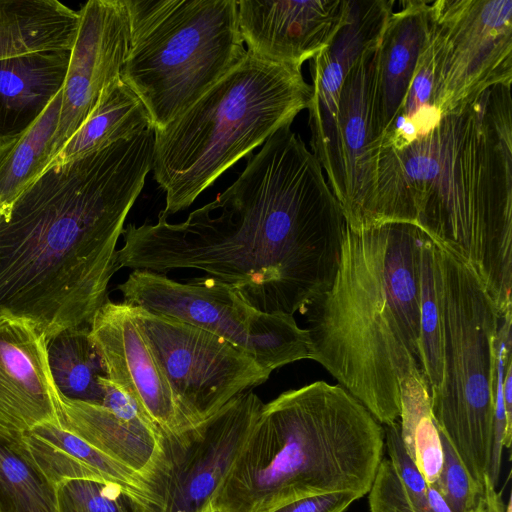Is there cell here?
I'll list each match as a JSON object with an SVG mask.
<instances>
[{
  "label": "cell",
  "mask_w": 512,
  "mask_h": 512,
  "mask_svg": "<svg viewBox=\"0 0 512 512\" xmlns=\"http://www.w3.org/2000/svg\"><path fill=\"white\" fill-rule=\"evenodd\" d=\"M130 41L123 81L154 130L167 126L237 66L247 50L236 0H125Z\"/></svg>",
  "instance_id": "52a82bcc"
},
{
  "label": "cell",
  "mask_w": 512,
  "mask_h": 512,
  "mask_svg": "<svg viewBox=\"0 0 512 512\" xmlns=\"http://www.w3.org/2000/svg\"><path fill=\"white\" fill-rule=\"evenodd\" d=\"M48 362L60 394L68 399L102 404L105 376L90 339L89 327L69 329L47 340Z\"/></svg>",
  "instance_id": "484cf974"
},
{
  "label": "cell",
  "mask_w": 512,
  "mask_h": 512,
  "mask_svg": "<svg viewBox=\"0 0 512 512\" xmlns=\"http://www.w3.org/2000/svg\"><path fill=\"white\" fill-rule=\"evenodd\" d=\"M208 512H220V511L215 509V508H213V509L209 510Z\"/></svg>",
  "instance_id": "8d00e7d4"
},
{
  "label": "cell",
  "mask_w": 512,
  "mask_h": 512,
  "mask_svg": "<svg viewBox=\"0 0 512 512\" xmlns=\"http://www.w3.org/2000/svg\"><path fill=\"white\" fill-rule=\"evenodd\" d=\"M62 89L23 135L0 148V211L7 208L49 165L60 117Z\"/></svg>",
  "instance_id": "d4e9b609"
},
{
  "label": "cell",
  "mask_w": 512,
  "mask_h": 512,
  "mask_svg": "<svg viewBox=\"0 0 512 512\" xmlns=\"http://www.w3.org/2000/svg\"><path fill=\"white\" fill-rule=\"evenodd\" d=\"M79 14L51 160L88 118L104 90L121 76L129 48L125 0H90Z\"/></svg>",
  "instance_id": "5bb4252c"
},
{
  "label": "cell",
  "mask_w": 512,
  "mask_h": 512,
  "mask_svg": "<svg viewBox=\"0 0 512 512\" xmlns=\"http://www.w3.org/2000/svg\"><path fill=\"white\" fill-rule=\"evenodd\" d=\"M79 20V11L57 0H0V59L71 50Z\"/></svg>",
  "instance_id": "603a6c76"
},
{
  "label": "cell",
  "mask_w": 512,
  "mask_h": 512,
  "mask_svg": "<svg viewBox=\"0 0 512 512\" xmlns=\"http://www.w3.org/2000/svg\"><path fill=\"white\" fill-rule=\"evenodd\" d=\"M14 445L54 487L75 479L111 482L147 498L159 512L158 499L148 481L61 426H36Z\"/></svg>",
  "instance_id": "44dd1931"
},
{
  "label": "cell",
  "mask_w": 512,
  "mask_h": 512,
  "mask_svg": "<svg viewBox=\"0 0 512 512\" xmlns=\"http://www.w3.org/2000/svg\"><path fill=\"white\" fill-rule=\"evenodd\" d=\"M384 445L383 426L341 385L287 390L263 404L213 507L270 512L335 491L363 497Z\"/></svg>",
  "instance_id": "5b68a950"
},
{
  "label": "cell",
  "mask_w": 512,
  "mask_h": 512,
  "mask_svg": "<svg viewBox=\"0 0 512 512\" xmlns=\"http://www.w3.org/2000/svg\"><path fill=\"white\" fill-rule=\"evenodd\" d=\"M399 424L407 454L427 484H434L443 466V448L428 386L420 371L412 372L401 383Z\"/></svg>",
  "instance_id": "4316f807"
},
{
  "label": "cell",
  "mask_w": 512,
  "mask_h": 512,
  "mask_svg": "<svg viewBox=\"0 0 512 512\" xmlns=\"http://www.w3.org/2000/svg\"><path fill=\"white\" fill-rule=\"evenodd\" d=\"M379 44V43H378ZM376 46L362 52L342 85L337 111V142L343 179L340 202L346 224L369 228L377 160L371 148L370 90Z\"/></svg>",
  "instance_id": "d6986e66"
},
{
  "label": "cell",
  "mask_w": 512,
  "mask_h": 512,
  "mask_svg": "<svg viewBox=\"0 0 512 512\" xmlns=\"http://www.w3.org/2000/svg\"><path fill=\"white\" fill-rule=\"evenodd\" d=\"M409 223L512 311V96L497 85L402 150L378 153L369 227Z\"/></svg>",
  "instance_id": "3957f363"
},
{
  "label": "cell",
  "mask_w": 512,
  "mask_h": 512,
  "mask_svg": "<svg viewBox=\"0 0 512 512\" xmlns=\"http://www.w3.org/2000/svg\"><path fill=\"white\" fill-rule=\"evenodd\" d=\"M151 127L152 122L143 102L120 76L104 90L94 110L48 167L129 139Z\"/></svg>",
  "instance_id": "cb8c5ba5"
},
{
  "label": "cell",
  "mask_w": 512,
  "mask_h": 512,
  "mask_svg": "<svg viewBox=\"0 0 512 512\" xmlns=\"http://www.w3.org/2000/svg\"><path fill=\"white\" fill-rule=\"evenodd\" d=\"M443 448V466L434 486L452 512L474 509L483 496L446 437L439 432Z\"/></svg>",
  "instance_id": "d6a6232c"
},
{
  "label": "cell",
  "mask_w": 512,
  "mask_h": 512,
  "mask_svg": "<svg viewBox=\"0 0 512 512\" xmlns=\"http://www.w3.org/2000/svg\"><path fill=\"white\" fill-rule=\"evenodd\" d=\"M71 50L0 59V148L23 135L64 86Z\"/></svg>",
  "instance_id": "7402d4cb"
},
{
  "label": "cell",
  "mask_w": 512,
  "mask_h": 512,
  "mask_svg": "<svg viewBox=\"0 0 512 512\" xmlns=\"http://www.w3.org/2000/svg\"><path fill=\"white\" fill-rule=\"evenodd\" d=\"M131 308L186 429L269 379V371L219 336L173 317Z\"/></svg>",
  "instance_id": "8fae6325"
},
{
  "label": "cell",
  "mask_w": 512,
  "mask_h": 512,
  "mask_svg": "<svg viewBox=\"0 0 512 512\" xmlns=\"http://www.w3.org/2000/svg\"><path fill=\"white\" fill-rule=\"evenodd\" d=\"M301 67L244 59L162 129L152 171L169 215L188 208L228 168L291 125L311 100Z\"/></svg>",
  "instance_id": "8992f818"
},
{
  "label": "cell",
  "mask_w": 512,
  "mask_h": 512,
  "mask_svg": "<svg viewBox=\"0 0 512 512\" xmlns=\"http://www.w3.org/2000/svg\"><path fill=\"white\" fill-rule=\"evenodd\" d=\"M409 223L361 230L347 224L331 286L300 312L310 359L383 426L399 420L401 383L421 371L420 256Z\"/></svg>",
  "instance_id": "277c9868"
},
{
  "label": "cell",
  "mask_w": 512,
  "mask_h": 512,
  "mask_svg": "<svg viewBox=\"0 0 512 512\" xmlns=\"http://www.w3.org/2000/svg\"><path fill=\"white\" fill-rule=\"evenodd\" d=\"M237 5L249 53L301 67L333 41L348 19L351 0H241Z\"/></svg>",
  "instance_id": "ac0fdd59"
},
{
  "label": "cell",
  "mask_w": 512,
  "mask_h": 512,
  "mask_svg": "<svg viewBox=\"0 0 512 512\" xmlns=\"http://www.w3.org/2000/svg\"><path fill=\"white\" fill-rule=\"evenodd\" d=\"M370 512H452L434 484L427 495L409 489L395 473L388 458H382L368 492Z\"/></svg>",
  "instance_id": "4dcf8cb0"
},
{
  "label": "cell",
  "mask_w": 512,
  "mask_h": 512,
  "mask_svg": "<svg viewBox=\"0 0 512 512\" xmlns=\"http://www.w3.org/2000/svg\"><path fill=\"white\" fill-rule=\"evenodd\" d=\"M428 0H403L390 12L374 52L371 90V148L377 160L411 83L427 40Z\"/></svg>",
  "instance_id": "ffe728a7"
},
{
  "label": "cell",
  "mask_w": 512,
  "mask_h": 512,
  "mask_svg": "<svg viewBox=\"0 0 512 512\" xmlns=\"http://www.w3.org/2000/svg\"><path fill=\"white\" fill-rule=\"evenodd\" d=\"M56 512H158L147 498L101 480L75 479L55 486Z\"/></svg>",
  "instance_id": "f546056e"
},
{
  "label": "cell",
  "mask_w": 512,
  "mask_h": 512,
  "mask_svg": "<svg viewBox=\"0 0 512 512\" xmlns=\"http://www.w3.org/2000/svg\"><path fill=\"white\" fill-rule=\"evenodd\" d=\"M99 381L102 404L60 394L61 427L138 474L154 491L165 465L163 432L121 388L105 376Z\"/></svg>",
  "instance_id": "e0dca14e"
},
{
  "label": "cell",
  "mask_w": 512,
  "mask_h": 512,
  "mask_svg": "<svg viewBox=\"0 0 512 512\" xmlns=\"http://www.w3.org/2000/svg\"><path fill=\"white\" fill-rule=\"evenodd\" d=\"M252 391L239 394L207 420L165 434V465L154 485L159 512H208L263 407Z\"/></svg>",
  "instance_id": "7c38bea8"
},
{
  "label": "cell",
  "mask_w": 512,
  "mask_h": 512,
  "mask_svg": "<svg viewBox=\"0 0 512 512\" xmlns=\"http://www.w3.org/2000/svg\"><path fill=\"white\" fill-rule=\"evenodd\" d=\"M394 0H351L346 23L328 47L311 59L312 95L308 125L312 153L341 202L343 179L337 142L338 102L345 78L362 52L376 46Z\"/></svg>",
  "instance_id": "4fadbf2b"
},
{
  "label": "cell",
  "mask_w": 512,
  "mask_h": 512,
  "mask_svg": "<svg viewBox=\"0 0 512 512\" xmlns=\"http://www.w3.org/2000/svg\"><path fill=\"white\" fill-rule=\"evenodd\" d=\"M291 125L251 156L236 181L185 221L128 224L119 267L195 269L252 307L294 315L337 273L346 220L324 171Z\"/></svg>",
  "instance_id": "6da1fadb"
},
{
  "label": "cell",
  "mask_w": 512,
  "mask_h": 512,
  "mask_svg": "<svg viewBox=\"0 0 512 512\" xmlns=\"http://www.w3.org/2000/svg\"><path fill=\"white\" fill-rule=\"evenodd\" d=\"M506 512H511V498H509V501H508V504L506 507Z\"/></svg>",
  "instance_id": "d590c367"
},
{
  "label": "cell",
  "mask_w": 512,
  "mask_h": 512,
  "mask_svg": "<svg viewBox=\"0 0 512 512\" xmlns=\"http://www.w3.org/2000/svg\"><path fill=\"white\" fill-rule=\"evenodd\" d=\"M511 325L512 312H507L500 318L498 331L494 340L493 441L490 465L488 469V476L494 486H496L499 476L501 453L506 427L503 383L507 366L512 362Z\"/></svg>",
  "instance_id": "1f68e13d"
},
{
  "label": "cell",
  "mask_w": 512,
  "mask_h": 512,
  "mask_svg": "<svg viewBox=\"0 0 512 512\" xmlns=\"http://www.w3.org/2000/svg\"><path fill=\"white\" fill-rule=\"evenodd\" d=\"M0 512H56L55 487L13 443L2 439Z\"/></svg>",
  "instance_id": "f1b7e54d"
},
{
  "label": "cell",
  "mask_w": 512,
  "mask_h": 512,
  "mask_svg": "<svg viewBox=\"0 0 512 512\" xmlns=\"http://www.w3.org/2000/svg\"><path fill=\"white\" fill-rule=\"evenodd\" d=\"M439 247V246H438ZM443 375L430 397L435 424L484 489L493 441L494 340L500 315L476 275L439 247Z\"/></svg>",
  "instance_id": "ba28073f"
},
{
  "label": "cell",
  "mask_w": 512,
  "mask_h": 512,
  "mask_svg": "<svg viewBox=\"0 0 512 512\" xmlns=\"http://www.w3.org/2000/svg\"><path fill=\"white\" fill-rule=\"evenodd\" d=\"M361 497L354 491H335L300 498L270 512H345L354 501Z\"/></svg>",
  "instance_id": "836d02e7"
},
{
  "label": "cell",
  "mask_w": 512,
  "mask_h": 512,
  "mask_svg": "<svg viewBox=\"0 0 512 512\" xmlns=\"http://www.w3.org/2000/svg\"><path fill=\"white\" fill-rule=\"evenodd\" d=\"M433 105L441 116L512 82V0L427 2Z\"/></svg>",
  "instance_id": "30bf717a"
},
{
  "label": "cell",
  "mask_w": 512,
  "mask_h": 512,
  "mask_svg": "<svg viewBox=\"0 0 512 512\" xmlns=\"http://www.w3.org/2000/svg\"><path fill=\"white\" fill-rule=\"evenodd\" d=\"M60 404L46 336L30 321L0 312V439L17 444L36 426H61Z\"/></svg>",
  "instance_id": "9a60e30c"
},
{
  "label": "cell",
  "mask_w": 512,
  "mask_h": 512,
  "mask_svg": "<svg viewBox=\"0 0 512 512\" xmlns=\"http://www.w3.org/2000/svg\"><path fill=\"white\" fill-rule=\"evenodd\" d=\"M421 371L429 394L438 390L443 375V320L439 247L423 234L420 256Z\"/></svg>",
  "instance_id": "83f0119b"
},
{
  "label": "cell",
  "mask_w": 512,
  "mask_h": 512,
  "mask_svg": "<svg viewBox=\"0 0 512 512\" xmlns=\"http://www.w3.org/2000/svg\"><path fill=\"white\" fill-rule=\"evenodd\" d=\"M468 512H506L501 494L495 489L488 474L484 476V492L477 506Z\"/></svg>",
  "instance_id": "e575fe53"
},
{
  "label": "cell",
  "mask_w": 512,
  "mask_h": 512,
  "mask_svg": "<svg viewBox=\"0 0 512 512\" xmlns=\"http://www.w3.org/2000/svg\"><path fill=\"white\" fill-rule=\"evenodd\" d=\"M154 129L48 167L0 211V312L47 340L89 327L120 269L117 243L152 170Z\"/></svg>",
  "instance_id": "7a4b0ae2"
},
{
  "label": "cell",
  "mask_w": 512,
  "mask_h": 512,
  "mask_svg": "<svg viewBox=\"0 0 512 512\" xmlns=\"http://www.w3.org/2000/svg\"><path fill=\"white\" fill-rule=\"evenodd\" d=\"M105 377L128 394L165 434L186 429L171 389L125 302L109 299L89 325Z\"/></svg>",
  "instance_id": "2e32d148"
},
{
  "label": "cell",
  "mask_w": 512,
  "mask_h": 512,
  "mask_svg": "<svg viewBox=\"0 0 512 512\" xmlns=\"http://www.w3.org/2000/svg\"><path fill=\"white\" fill-rule=\"evenodd\" d=\"M117 289L126 304L213 333L270 373L310 359L308 331L300 328L292 315L257 310L234 288L215 278L176 281L166 274L133 270Z\"/></svg>",
  "instance_id": "9c48e42d"
}]
</instances>
